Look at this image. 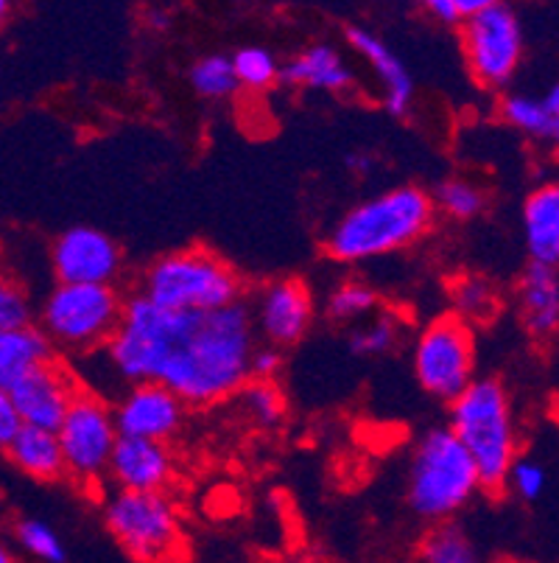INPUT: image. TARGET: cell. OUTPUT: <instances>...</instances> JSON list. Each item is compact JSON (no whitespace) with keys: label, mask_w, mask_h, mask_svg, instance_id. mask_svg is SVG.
Segmentation results:
<instances>
[{"label":"cell","mask_w":559,"mask_h":563,"mask_svg":"<svg viewBox=\"0 0 559 563\" xmlns=\"http://www.w3.org/2000/svg\"><path fill=\"white\" fill-rule=\"evenodd\" d=\"M345 163L353 174H358V177H367V174H372V168H376V155H369V152H364V150H356L347 155Z\"/></svg>","instance_id":"8d00e7d4"},{"label":"cell","mask_w":559,"mask_h":563,"mask_svg":"<svg viewBox=\"0 0 559 563\" xmlns=\"http://www.w3.org/2000/svg\"><path fill=\"white\" fill-rule=\"evenodd\" d=\"M118 438L121 434H118L110 404L99 393L81 387L56 429L68 477L85 485L104 479Z\"/></svg>","instance_id":"30bf717a"},{"label":"cell","mask_w":559,"mask_h":563,"mask_svg":"<svg viewBox=\"0 0 559 563\" xmlns=\"http://www.w3.org/2000/svg\"><path fill=\"white\" fill-rule=\"evenodd\" d=\"M126 255L107 230L74 224L51 244V266L59 284L115 286Z\"/></svg>","instance_id":"7c38bea8"},{"label":"cell","mask_w":559,"mask_h":563,"mask_svg":"<svg viewBox=\"0 0 559 563\" xmlns=\"http://www.w3.org/2000/svg\"><path fill=\"white\" fill-rule=\"evenodd\" d=\"M495 3H504V0H454L456 12H459V18H470V14L481 12V9H490L495 7Z\"/></svg>","instance_id":"74e56055"},{"label":"cell","mask_w":559,"mask_h":563,"mask_svg":"<svg viewBox=\"0 0 559 563\" xmlns=\"http://www.w3.org/2000/svg\"><path fill=\"white\" fill-rule=\"evenodd\" d=\"M112 415H115L118 434L123 438L168 443L182 432L185 421H188V407L182 398L168 390L166 384L143 382L130 384V390L121 393Z\"/></svg>","instance_id":"5bb4252c"},{"label":"cell","mask_w":559,"mask_h":563,"mask_svg":"<svg viewBox=\"0 0 559 563\" xmlns=\"http://www.w3.org/2000/svg\"><path fill=\"white\" fill-rule=\"evenodd\" d=\"M123 298L115 286L56 284L40 306V329L68 353L101 351L121 325Z\"/></svg>","instance_id":"8992f818"},{"label":"cell","mask_w":559,"mask_h":563,"mask_svg":"<svg viewBox=\"0 0 559 563\" xmlns=\"http://www.w3.org/2000/svg\"><path fill=\"white\" fill-rule=\"evenodd\" d=\"M448 429L476 463L481 490L504 494L506 474L521 457V429L506 384L499 376H476L448 404Z\"/></svg>","instance_id":"3957f363"},{"label":"cell","mask_w":559,"mask_h":563,"mask_svg":"<svg viewBox=\"0 0 559 563\" xmlns=\"http://www.w3.org/2000/svg\"><path fill=\"white\" fill-rule=\"evenodd\" d=\"M428 194L434 211L443 213L450 222H476L479 217H484L487 205H490L487 188L470 177H461V174L443 177Z\"/></svg>","instance_id":"603a6c76"},{"label":"cell","mask_w":559,"mask_h":563,"mask_svg":"<svg viewBox=\"0 0 559 563\" xmlns=\"http://www.w3.org/2000/svg\"><path fill=\"white\" fill-rule=\"evenodd\" d=\"M101 516L112 541L137 563H168L182 544V519L168 494L112 490Z\"/></svg>","instance_id":"52a82bcc"},{"label":"cell","mask_w":559,"mask_h":563,"mask_svg":"<svg viewBox=\"0 0 559 563\" xmlns=\"http://www.w3.org/2000/svg\"><path fill=\"white\" fill-rule=\"evenodd\" d=\"M146 23L152 25L154 32H166L168 25H171V18H168L166 12H157V9H154V12L146 14Z\"/></svg>","instance_id":"f35d334b"},{"label":"cell","mask_w":559,"mask_h":563,"mask_svg":"<svg viewBox=\"0 0 559 563\" xmlns=\"http://www.w3.org/2000/svg\"><path fill=\"white\" fill-rule=\"evenodd\" d=\"M450 306H454V314L461 317L468 325H479L499 314L501 295L484 275H461L450 284Z\"/></svg>","instance_id":"4316f807"},{"label":"cell","mask_w":559,"mask_h":563,"mask_svg":"<svg viewBox=\"0 0 559 563\" xmlns=\"http://www.w3.org/2000/svg\"><path fill=\"white\" fill-rule=\"evenodd\" d=\"M420 563H487L479 544L470 539V532L459 521L431 525V530L420 539Z\"/></svg>","instance_id":"cb8c5ba5"},{"label":"cell","mask_w":559,"mask_h":563,"mask_svg":"<svg viewBox=\"0 0 559 563\" xmlns=\"http://www.w3.org/2000/svg\"><path fill=\"white\" fill-rule=\"evenodd\" d=\"M14 14V0H0V32L7 29Z\"/></svg>","instance_id":"60d3db41"},{"label":"cell","mask_w":559,"mask_h":563,"mask_svg":"<svg viewBox=\"0 0 559 563\" xmlns=\"http://www.w3.org/2000/svg\"><path fill=\"white\" fill-rule=\"evenodd\" d=\"M253 329L264 345L294 347L311 334L316 320V300L302 278H275L264 284L249 306Z\"/></svg>","instance_id":"8fae6325"},{"label":"cell","mask_w":559,"mask_h":563,"mask_svg":"<svg viewBox=\"0 0 559 563\" xmlns=\"http://www.w3.org/2000/svg\"><path fill=\"white\" fill-rule=\"evenodd\" d=\"M286 356L280 347H271L260 342L253 351V362H249V378H260V382H277V376L283 373Z\"/></svg>","instance_id":"836d02e7"},{"label":"cell","mask_w":559,"mask_h":563,"mask_svg":"<svg viewBox=\"0 0 559 563\" xmlns=\"http://www.w3.org/2000/svg\"><path fill=\"white\" fill-rule=\"evenodd\" d=\"M20 429H23V423H20V418H18V412H14L12 404H9L7 390L0 387V449H7Z\"/></svg>","instance_id":"e575fe53"},{"label":"cell","mask_w":559,"mask_h":563,"mask_svg":"<svg viewBox=\"0 0 559 563\" xmlns=\"http://www.w3.org/2000/svg\"><path fill=\"white\" fill-rule=\"evenodd\" d=\"M546 488H548L546 465H543L540 460L523 457L521 454V457L512 463L510 474H506L504 490H510L517 501L532 505V501H537L543 494H546Z\"/></svg>","instance_id":"1f68e13d"},{"label":"cell","mask_w":559,"mask_h":563,"mask_svg":"<svg viewBox=\"0 0 559 563\" xmlns=\"http://www.w3.org/2000/svg\"><path fill=\"white\" fill-rule=\"evenodd\" d=\"M137 295L171 311L208 314L244 303V278L208 247H185L154 258L143 269Z\"/></svg>","instance_id":"5b68a950"},{"label":"cell","mask_w":559,"mask_h":563,"mask_svg":"<svg viewBox=\"0 0 559 563\" xmlns=\"http://www.w3.org/2000/svg\"><path fill=\"white\" fill-rule=\"evenodd\" d=\"M31 325V300L12 275L0 273V331Z\"/></svg>","instance_id":"d6a6232c"},{"label":"cell","mask_w":559,"mask_h":563,"mask_svg":"<svg viewBox=\"0 0 559 563\" xmlns=\"http://www.w3.org/2000/svg\"><path fill=\"white\" fill-rule=\"evenodd\" d=\"M347 43L376 74L378 87H381L383 110L392 118L412 115L414 99H417V81H414L406 63L400 59L398 51L387 40L378 37L376 32L364 29V25H350L347 29Z\"/></svg>","instance_id":"2e32d148"},{"label":"cell","mask_w":559,"mask_h":563,"mask_svg":"<svg viewBox=\"0 0 559 563\" xmlns=\"http://www.w3.org/2000/svg\"><path fill=\"white\" fill-rule=\"evenodd\" d=\"M409 3L420 7L425 14H428V18L439 20V23H445V25L461 23L459 12H456V7H454V0H409Z\"/></svg>","instance_id":"d590c367"},{"label":"cell","mask_w":559,"mask_h":563,"mask_svg":"<svg viewBox=\"0 0 559 563\" xmlns=\"http://www.w3.org/2000/svg\"><path fill=\"white\" fill-rule=\"evenodd\" d=\"M481 494V479L468 449L445 427H431L414 440L406 468V505L428 525L454 521Z\"/></svg>","instance_id":"277c9868"},{"label":"cell","mask_w":559,"mask_h":563,"mask_svg":"<svg viewBox=\"0 0 559 563\" xmlns=\"http://www.w3.org/2000/svg\"><path fill=\"white\" fill-rule=\"evenodd\" d=\"M191 90L204 101H227L238 93L233 56L230 54H204L188 70Z\"/></svg>","instance_id":"f1b7e54d"},{"label":"cell","mask_w":559,"mask_h":563,"mask_svg":"<svg viewBox=\"0 0 559 563\" xmlns=\"http://www.w3.org/2000/svg\"><path fill=\"white\" fill-rule=\"evenodd\" d=\"M235 79L241 90L264 93L280 81V59L264 45H244L233 54Z\"/></svg>","instance_id":"4dcf8cb0"},{"label":"cell","mask_w":559,"mask_h":563,"mask_svg":"<svg viewBox=\"0 0 559 563\" xmlns=\"http://www.w3.org/2000/svg\"><path fill=\"white\" fill-rule=\"evenodd\" d=\"M459 25L461 54L473 81L487 93H504L526 56V34L517 12L504 0L470 14Z\"/></svg>","instance_id":"9c48e42d"},{"label":"cell","mask_w":559,"mask_h":563,"mask_svg":"<svg viewBox=\"0 0 559 563\" xmlns=\"http://www.w3.org/2000/svg\"><path fill=\"white\" fill-rule=\"evenodd\" d=\"M521 228L529 264L551 266L559 273V180H546L526 194Z\"/></svg>","instance_id":"d6986e66"},{"label":"cell","mask_w":559,"mask_h":563,"mask_svg":"<svg viewBox=\"0 0 559 563\" xmlns=\"http://www.w3.org/2000/svg\"><path fill=\"white\" fill-rule=\"evenodd\" d=\"M437 211L423 186L383 188L347 208L327 228L322 250L333 264L361 266L414 247L431 233Z\"/></svg>","instance_id":"7a4b0ae2"},{"label":"cell","mask_w":559,"mask_h":563,"mask_svg":"<svg viewBox=\"0 0 559 563\" xmlns=\"http://www.w3.org/2000/svg\"><path fill=\"white\" fill-rule=\"evenodd\" d=\"M515 309L523 331L537 342L559 334V273L551 266L526 264L515 286Z\"/></svg>","instance_id":"ac0fdd59"},{"label":"cell","mask_w":559,"mask_h":563,"mask_svg":"<svg viewBox=\"0 0 559 563\" xmlns=\"http://www.w3.org/2000/svg\"><path fill=\"white\" fill-rule=\"evenodd\" d=\"M233 401L238 404L241 418L253 423V427L264 429V432L280 427L286 421V412H289L283 387L277 382H260V378H249L235 393Z\"/></svg>","instance_id":"d4e9b609"},{"label":"cell","mask_w":559,"mask_h":563,"mask_svg":"<svg viewBox=\"0 0 559 563\" xmlns=\"http://www.w3.org/2000/svg\"><path fill=\"white\" fill-rule=\"evenodd\" d=\"M280 81L308 93L345 96L356 87V70L331 43H311L280 65Z\"/></svg>","instance_id":"e0dca14e"},{"label":"cell","mask_w":559,"mask_h":563,"mask_svg":"<svg viewBox=\"0 0 559 563\" xmlns=\"http://www.w3.org/2000/svg\"><path fill=\"white\" fill-rule=\"evenodd\" d=\"M376 311H381V295L364 278L338 280L325 300L327 320L336 322V325H358Z\"/></svg>","instance_id":"484cf974"},{"label":"cell","mask_w":559,"mask_h":563,"mask_svg":"<svg viewBox=\"0 0 559 563\" xmlns=\"http://www.w3.org/2000/svg\"><path fill=\"white\" fill-rule=\"evenodd\" d=\"M400 336H403V320H400L398 311L381 309L369 320L353 325L347 345H350L353 356L378 360V356H387L400 345Z\"/></svg>","instance_id":"83f0119b"},{"label":"cell","mask_w":559,"mask_h":563,"mask_svg":"<svg viewBox=\"0 0 559 563\" xmlns=\"http://www.w3.org/2000/svg\"><path fill=\"white\" fill-rule=\"evenodd\" d=\"M79 390V378L54 360L48 365L34 367L25 376H20L18 382L9 384L7 396L23 427L56 432Z\"/></svg>","instance_id":"4fadbf2b"},{"label":"cell","mask_w":559,"mask_h":563,"mask_svg":"<svg viewBox=\"0 0 559 563\" xmlns=\"http://www.w3.org/2000/svg\"><path fill=\"white\" fill-rule=\"evenodd\" d=\"M412 373L425 396L443 404L456 401L476 378L473 325L454 311L431 317L414 336Z\"/></svg>","instance_id":"ba28073f"},{"label":"cell","mask_w":559,"mask_h":563,"mask_svg":"<svg viewBox=\"0 0 559 563\" xmlns=\"http://www.w3.org/2000/svg\"><path fill=\"white\" fill-rule=\"evenodd\" d=\"M255 347L246 303L191 314L163 309L135 291L123 298L121 325L101 351L123 384H166L185 407H215L233 401L249 382Z\"/></svg>","instance_id":"6da1fadb"},{"label":"cell","mask_w":559,"mask_h":563,"mask_svg":"<svg viewBox=\"0 0 559 563\" xmlns=\"http://www.w3.org/2000/svg\"><path fill=\"white\" fill-rule=\"evenodd\" d=\"M0 563H18L14 561V552L9 550V544L3 539H0Z\"/></svg>","instance_id":"b9f144b4"},{"label":"cell","mask_w":559,"mask_h":563,"mask_svg":"<svg viewBox=\"0 0 559 563\" xmlns=\"http://www.w3.org/2000/svg\"><path fill=\"white\" fill-rule=\"evenodd\" d=\"M14 541L20 550L37 563H65L68 561V547L62 541L59 530L51 521L25 516L14 525Z\"/></svg>","instance_id":"f546056e"},{"label":"cell","mask_w":559,"mask_h":563,"mask_svg":"<svg viewBox=\"0 0 559 563\" xmlns=\"http://www.w3.org/2000/svg\"><path fill=\"white\" fill-rule=\"evenodd\" d=\"M107 477L115 490H137V494H168V485L177 477V457L171 446L160 440L118 438L112 449Z\"/></svg>","instance_id":"9a60e30c"},{"label":"cell","mask_w":559,"mask_h":563,"mask_svg":"<svg viewBox=\"0 0 559 563\" xmlns=\"http://www.w3.org/2000/svg\"><path fill=\"white\" fill-rule=\"evenodd\" d=\"M277 563H327V561H322L320 555H311V552H294V555L280 558Z\"/></svg>","instance_id":"ab89813d"},{"label":"cell","mask_w":559,"mask_h":563,"mask_svg":"<svg viewBox=\"0 0 559 563\" xmlns=\"http://www.w3.org/2000/svg\"><path fill=\"white\" fill-rule=\"evenodd\" d=\"M499 115L526 141L559 152V79L540 93H506L499 101Z\"/></svg>","instance_id":"ffe728a7"},{"label":"cell","mask_w":559,"mask_h":563,"mask_svg":"<svg viewBox=\"0 0 559 563\" xmlns=\"http://www.w3.org/2000/svg\"><path fill=\"white\" fill-rule=\"evenodd\" d=\"M3 452L9 463L29 479L59 483L62 477H68L59 440H56V432H48V429L23 427Z\"/></svg>","instance_id":"44dd1931"},{"label":"cell","mask_w":559,"mask_h":563,"mask_svg":"<svg viewBox=\"0 0 559 563\" xmlns=\"http://www.w3.org/2000/svg\"><path fill=\"white\" fill-rule=\"evenodd\" d=\"M56 360V347L40 325L0 331V387L18 382L29 371Z\"/></svg>","instance_id":"7402d4cb"}]
</instances>
